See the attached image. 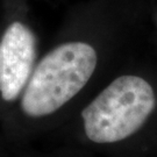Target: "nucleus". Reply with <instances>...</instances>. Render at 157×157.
Returning <instances> with one entry per match:
<instances>
[{
    "mask_svg": "<svg viewBox=\"0 0 157 157\" xmlns=\"http://www.w3.org/2000/svg\"><path fill=\"white\" fill-rule=\"evenodd\" d=\"M95 67L92 45L67 42L56 47L32 72L21 99L23 113L32 118L55 113L87 84Z\"/></svg>",
    "mask_w": 157,
    "mask_h": 157,
    "instance_id": "obj_1",
    "label": "nucleus"
},
{
    "mask_svg": "<svg viewBox=\"0 0 157 157\" xmlns=\"http://www.w3.org/2000/svg\"><path fill=\"white\" fill-rule=\"evenodd\" d=\"M36 58V40L21 22H13L0 40V94L14 101L26 87Z\"/></svg>",
    "mask_w": 157,
    "mask_h": 157,
    "instance_id": "obj_3",
    "label": "nucleus"
},
{
    "mask_svg": "<svg viewBox=\"0 0 157 157\" xmlns=\"http://www.w3.org/2000/svg\"><path fill=\"white\" fill-rule=\"evenodd\" d=\"M156 106L151 85L137 76L114 79L82 112L87 139L114 143L136 133Z\"/></svg>",
    "mask_w": 157,
    "mask_h": 157,
    "instance_id": "obj_2",
    "label": "nucleus"
}]
</instances>
